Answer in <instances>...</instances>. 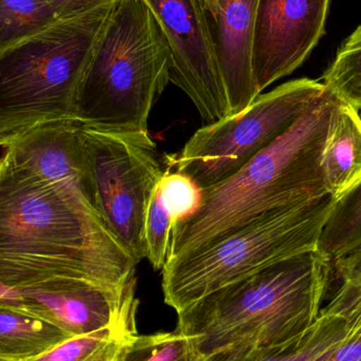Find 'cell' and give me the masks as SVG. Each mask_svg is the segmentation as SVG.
Wrapping results in <instances>:
<instances>
[{
	"instance_id": "cell-5",
	"label": "cell",
	"mask_w": 361,
	"mask_h": 361,
	"mask_svg": "<svg viewBox=\"0 0 361 361\" xmlns=\"http://www.w3.org/2000/svg\"><path fill=\"white\" fill-rule=\"evenodd\" d=\"M114 1L0 51V139L42 123L78 121L81 85Z\"/></svg>"
},
{
	"instance_id": "cell-6",
	"label": "cell",
	"mask_w": 361,
	"mask_h": 361,
	"mask_svg": "<svg viewBox=\"0 0 361 361\" xmlns=\"http://www.w3.org/2000/svg\"><path fill=\"white\" fill-rule=\"evenodd\" d=\"M330 195L267 212L235 233L186 256L162 271L165 302L176 313L276 263L317 250L332 210Z\"/></svg>"
},
{
	"instance_id": "cell-19",
	"label": "cell",
	"mask_w": 361,
	"mask_h": 361,
	"mask_svg": "<svg viewBox=\"0 0 361 361\" xmlns=\"http://www.w3.org/2000/svg\"><path fill=\"white\" fill-rule=\"evenodd\" d=\"M341 286L321 315L341 318L345 328L356 336L361 335V246L334 260Z\"/></svg>"
},
{
	"instance_id": "cell-25",
	"label": "cell",
	"mask_w": 361,
	"mask_h": 361,
	"mask_svg": "<svg viewBox=\"0 0 361 361\" xmlns=\"http://www.w3.org/2000/svg\"><path fill=\"white\" fill-rule=\"evenodd\" d=\"M59 18L82 14L112 0H46Z\"/></svg>"
},
{
	"instance_id": "cell-20",
	"label": "cell",
	"mask_w": 361,
	"mask_h": 361,
	"mask_svg": "<svg viewBox=\"0 0 361 361\" xmlns=\"http://www.w3.org/2000/svg\"><path fill=\"white\" fill-rule=\"evenodd\" d=\"M322 80L341 101L361 111V25L341 44Z\"/></svg>"
},
{
	"instance_id": "cell-27",
	"label": "cell",
	"mask_w": 361,
	"mask_h": 361,
	"mask_svg": "<svg viewBox=\"0 0 361 361\" xmlns=\"http://www.w3.org/2000/svg\"><path fill=\"white\" fill-rule=\"evenodd\" d=\"M208 14L212 16V18H216L220 12V0H201Z\"/></svg>"
},
{
	"instance_id": "cell-7",
	"label": "cell",
	"mask_w": 361,
	"mask_h": 361,
	"mask_svg": "<svg viewBox=\"0 0 361 361\" xmlns=\"http://www.w3.org/2000/svg\"><path fill=\"white\" fill-rule=\"evenodd\" d=\"M326 90L324 82L301 78L260 94L244 111L199 128L167 165L201 188L218 184L285 135Z\"/></svg>"
},
{
	"instance_id": "cell-8",
	"label": "cell",
	"mask_w": 361,
	"mask_h": 361,
	"mask_svg": "<svg viewBox=\"0 0 361 361\" xmlns=\"http://www.w3.org/2000/svg\"><path fill=\"white\" fill-rule=\"evenodd\" d=\"M81 144L93 204L127 250L146 258L148 207L165 171L148 133L112 130L81 123Z\"/></svg>"
},
{
	"instance_id": "cell-10",
	"label": "cell",
	"mask_w": 361,
	"mask_h": 361,
	"mask_svg": "<svg viewBox=\"0 0 361 361\" xmlns=\"http://www.w3.org/2000/svg\"><path fill=\"white\" fill-rule=\"evenodd\" d=\"M331 0H258L251 67L260 93L292 74L326 33Z\"/></svg>"
},
{
	"instance_id": "cell-11",
	"label": "cell",
	"mask_w": 361,
	"mask_h": 361,
	"mask_svg": "<svg viewBox=\"0 0 361 361\" xmlns=\"http://www.w3.org/2000/svg\"><path fill=\"white\" fill-rule=\"evenodd\" d=\"M137 283L114 293L81 283H49L31 288L0 284V307L20 310L65 331L70 337L121 324H137Z\"/></svg>"
},
{
	"instance_id": "cell-18",
	"label": "cell",
	"mask_w": 361,
	"mask_h": 361,
	"mask_svg": "<svg viewBox=\"0 0 361 361\" xmlns=\"http://www.w3.org/2000/svg\"><path fill=\"white\" fill-rule=\"evenodd\" d=\"M59 19L46 0H0V51L42 31Z\"/></svg>"
},
{
	"instance_id": "cell-9",
	"label": "cell",
	"mask_w": 361,
	"mask_h": 361,
	"mask_svg": "<svg viewBox=\"0 0 361 361\" xmlns=\"http://www.w3.org/2000/svg\"><path fill=\"white\" fill-rule=\"evenodd\" d=\"M172 50L171 82L207 124L230 114L212 27L201 0H146Z\"/></svg>"
},
{
	"instance_id": "cell-15",
	"label": "cell",
	"mask_w": 361,
	"mask_h": 361,
	"mask_svg": "<svg viewBox=\"0 0 361 361\" xmlns=\"http://www.w3.org/2000/svg\"><path fill=\"white\" fill-rule=\"evenodd\" d=\"M70 338L52 322L20 310L0 307V361H28Z\"/></svg>"
},
{
	"instance_id": "cell-23",
	"label": "cell",
	"mask_w": 361,
	"mask_h": 361,
	"mask_svg": "<svg viewBox=\"0 0 361 361\" xmlns=\"http://www.w3.org/2000/svg\"><path fill=\"white\" fill-rule=\"evenodd\" d=\"M194 350L188 337L178 332L138 335L119 361H179Z\"/></svg>"
},
{
	"instance_id": "cell-2",
	"label": "cell",
	"mask_w": 361,
	"mask_h": 361,
	"mask_svg": "<svg viewBox=\"0 0 361 361\" xmlns=\"http://www.w3.org/2000/svg\"><path fill=\"white\" fill-rule=\"evenodd\" d=\"M331 261L304 252L177 314L175 330L206 361H256L302 343L321 317Z\"/></svg>"
},
{
	"instance_id": "cell-21",
	"label": "cell",
	"mask_w": 361,
	"mask_h": 361,
	"mask_svg": "<svg viewBox=\"0 0 361 361\" xmlns=\"http://www.w3.org/2000/svg\"><path fill=\"white\" fill-rule=\"evenodd\" d=\"M341 318L321 315L311 334L296 347L256 361H318L355 338Z\"/></svg>"
},
{
	"instance_id": "cell-16",
	"label": "cell",
	"mask_w": 361,
	"mask_h": 361,
	"mask_svg": "<svg viewBox=\"0 0 361 361\" xmlns=\"http://www.w3.org/2000/svg\"><path fill=\"white\" fill-rule=\"evenodd\" d=\"M138 335L137 324L112 326L70 337L50 351L28 361H119Z\"/></svg>"
},
{
	"instance_id": "cell-4",
	"label": "cell",
	"mask_w": 361,
	"mask_h": 361,
	"mask_svg": "<svg viewBox=\"0 0 361 361\" xmlns=\"http://www.w3.org/2000/svg\"><path fill=\"white\" fill-rule=\"evenodd\" d=\"M171 69V46L146 0H116L83 78L76 118L97 128L148 133Z\"/></svg>"
},
{
	"instance_id": "cell-12",
	"label": "cell",
	"mask_w": 361,
	"mask_h": 361,
	"mask_svg": "<svg viewBox=\"0 0 361 361\" xmlns=\"http://www.w3.org/2000/svg\"><path fill=\"white\" fill-rule=\"evenodd\" d=\"M80 126L78 121H54L0 139V173L57 185L97 212L83 158Z\"/></svg>"
},
{
	"instance_id": "cell-14",
	"label": "cell",
	"mask_w": 361,
	"mask_h": 361,
	"mask_svg": "<svg viewBox=\"0 0 361 361\" xmlns=\"http://www.w3.org/2000/svg\"><path fill=\"white\" fill-rule=\"evenodd\" d=\"M339 99L321 156V171L329 195L341 197L361 180V118Z\"/></svg>"
},
{
	"instance_id": "cell-3",
	"label": "cell",
	"mask_w": 361,
	"mask_h": 361,
	"mask_svg": "<svg viewBox=\"0 0 361 361\" xmlns=\"http://www.w3.org/2000/svg\"><path fill=\"white\" fill-rule=\"evenodd\" d=\"M338 101L326 88L271 147L232 177L203 189L199 212L172 229L167 261L205 247L267 212L329 195L321 156Z\"/></svg>"
},
{
	"instance_id": "cell-17",
	"label": "cell",
	"mask_w": 361,
	"mask_h": 361,
	"mask_svg": "<svg viewBox=\"0 0 361 361\" xmlns=\"http://www.w3.org/2000/svg\"><path fill=\"white\" fill-rule=\"evenodd\" d=\"M361 246V180L334 200L322 231L318 252L330 261L336 260Z\"/></svg>"
},
{
	"instance_id": "cell-26",
	"label": "cell",
	"mask_w": 361,
	"mask_h": 361,
	"mask_svg": "<svg viewBox=\"0 0 361 361\" xmlns=\"http://www.w3.org/2000/svg\"><path fill=\"white\" fill-rule=\"evenodd\" d=\"M318 361H361V335L348 341L332 354Z\"/></svg>"
},
{
	"instance_id": "cell-13",
	"label": "cell",
	"mask_w": 361,
	"mask_h": 361,
	"mask_svg": "<svg viewBox=\"0 0 361 361\" xmlns=\"http://www.w3.org/2000/svg\"><path fill=\"white\" fill-rule=\"evenodd\" d=\"M258 0H220L212 27L230 114L247 109L261 94L251 67V36Z\"/></svg>"
},
{
	"instance_id": "cell-28",
	"label": "cell",
	"mask_w": 361,
	"mask_h": 361,
	"mask_svg": "<svg viewBox=\"0 0 361 361\" xmlns=\"http://www.w3.org/2000/svg\"><path fill=\"white\" fill-rule=\"evenodd\" d=\"M179 361H206L203 360V356L196 351V350H193L189 355H187L186 357L182 358V360Z\"/></svg>"
},
{
	"instance_id": "cell-22",
	"label": "cell",
	"mask_w": 361,
	"mask_h": 361,
	"mask_svg": "<svg viewBox=\"0 0 361 361\" xmlns=\"http://www.w3.org/2000/svg\"><path fill=\"white\" fill-rule=\"evenodd\" d=\"M158 191L173 227L193 218L203 203V188L188 176L173 171L169 166L159 182Z\"/></svg>"
},
{
	"instance_id": "cell-24",
	"label": "cell",
	"mask_w": 361,
	"mask_h": 361,
	"mask_svg": "<svg viewBox=\"0 0 361 361\" xmlns=\"http://www.w3.org/2000/svg\"><path fill=\"white\" fill-rule=\"evenodd\" d=\"M173 222L158 191L155 190L146 223V259L155 271H162L169 256Z\"/></svg>"
},
{
	"instance_id": "cell-1",
	"label": "cell",
	"mask_w": 361,
	"mask_h": 361,
	"mask_svg": "<svg viewBox=\"0 0 361 361\" xmlns=\"http://www.w3.org/2000/svg\"><path fill=\"white\" fill-rule=\"evenodd\" d=\"M138 263L95 209L61 187L0 173V284L123 293L137 283Z\"/></svg>"
}]
</instances>
